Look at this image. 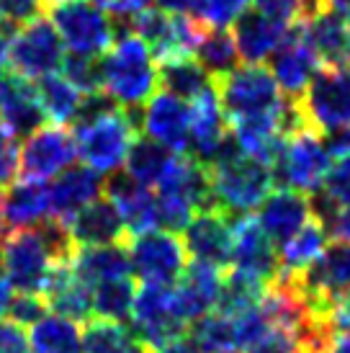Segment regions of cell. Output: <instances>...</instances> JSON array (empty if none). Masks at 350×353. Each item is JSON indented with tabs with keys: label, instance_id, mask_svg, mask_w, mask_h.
I'll return each mask as SVG.
<instances>
[{
	"label": "cell",
	"instance_id": "6da1fadb",
	"mask_svg": "<svg viewBox=\"0 0 350 353\" xmlns=\"http://www.w3.org/2000/svg\"><path fill=\"white\" fill-rule=\"evenodd\" d=\"M75 250L68 227L57 219L31 230H10L3 240V276L21 294H41L57 261Z\"/></svg>",
	"mask_w": 350,
	"mask_h": 353
},
{
	"label": "cell",
	"instance_id": "7a4b0ae2",
	"mask_svg": "<svg viewBox=\"0 0 350 353\" xmlns=\"http://www.w3.org/2000/svg\"><path fill=\"white\" fill-rule=\"evenodd\" d=\"M101 90L116 101V106L134 111L142 108L157 93L160 65L145 39L124 31L106 54L98 57Z\"/></svg>",
	"mask_w": 350,
	"mask_h": 353
},
{
	"label": "cell",
	"instance_id": "3957f363",
	"mask_svg": "<svg viewBox=\"0 0 350 353\" xmlns=\"http://www.w3.org/2000/svg\"><path fill=\"white\" fill-rule=\"evenodd\" d=\"M209 168L212 176V191H214V204L222 206L227 214H250L253 209L265 201V196L276 186L273 168L245 155L237 148V142L227 145L222 155L216 157Z\"/></svg>",
	"mask_w": 350,
	"mask_h": 353
},
{
	"label": "cell",
	"instance_id": "277c9868",
	"mask_svg": "<svg viewBox=\"0 0 350 353\" xmlns=\"http://www.w3.org/2000/svg\"><path fill=\"white\" fill-rule=\"evenodd\" d=\"M139 139V124L127 108H114L103 117L75 127L80 163L101 176H111L127 165L129 152Z\"/></svg>",
	"mask_w": 350,
	"mask_h": 353
},
{
	"label": "cell",
	"instance_id": "5b68a950",
	"mask_svg": "<svg viewBox=\"0 0 350 353\" xmlns=\"http://www.w3.org/2000/svg\"><path fill=\"white\" fill-rule=\"evenodd\" d=\"M214 83L219 103H222L229 124L240 121V119L276 117L289 103V99L283 96L273 78V72L262 65L237 68Z\"/></svg>",
	"mask_w": 350,
	"mask_h": 353
},
{
	"label": "cell",
	"instance_id": "8992f818",
	"mask_svg": "<svg viewBox=\"0 0 350 353\" xmlns=\"http://www.w3.org/2000/svg\"><path fill=\"white\" fill-rule=\"evenodd\" d=\"M49 21L57 29L65 50L72 54L101 57L116 41V26L93 0H65L49 6Z\"/></svg>",
	"mask_w": 350,
	"mask_h": 353
},
{
	"label": "cell",
	"instance_id": "52a82bcc",
	"mask_svg": "<svg viewBox=\"0 0 350 353\" xmlns=\"http://www.w3.org/2000/svg\"><path fill=\"white\" fill-rule=\"evenodd\" d=\"M332 168V155L322 134L309 127L296 129L286 137L281 152L273 163V178L281 188H294L299 194L314 196L322 188Z\"/></svg>",
	"mask_w": 350,
	"mask_h": 353
},
{
	"label": "cell",
	"instance_id": "ba28073f",
	"mask_svg": "<svg viewBox=\"0 0 350 353\" xmlns=\"http://www.w3.org/2000/svg\"><path fill=\"white\" fill-rule=\"evenodd\" d=\"M132 276L142 284L175 286L188 268V250L183 237L170 230H150L127 237Z\"/></svg>",
	"mask_w": 350,
	"mask_h": 353
},
{
	"label": "cell",
	"instance_id": "9c48e42d",
	"mask_svg": "<svg viewBox=\"0 0 350 353\" xmlns=\"http://www.w3.org/2000/svg\"><path fill=\"white\" fill-rule=\"evenodd\" d=\"M296 103L304 124L320 134L350 127V65L320 68Z\"/></svg>",
	"mask_w": 350,
	"mask_h": 353
},
{
	"label": "cell",
	"instance_id": "30bf717a",
	"mask_svg": "<svg viewBox=\"0 0 350 353\" xmlns=\"http://www.w3.org/2000/svg\"><path fill=\"white\" fill-rule=\"evenodd\" d=\"M65 54L68 50L59 39L57 29L49 19L39 16L13 31L8 50V72L37 83L52 72H59Z\"/></svg>",
	"mask_w": 350,
	"mask_h": 353
},
{
	"label": "cell",
	"instance_id": "8fae6325",
	"mask_svg": "<svg viewBox=\"0 0 350 353\" xmlns=\"http://www.w3.org/2000/svg\"><path fill=\"white\" fill-rule=\"evenodd\" d=\"M291 279L311 312L332 317L335 304L350 294V243L335 240L309 268L294 274Z\"/></svg>",
	"mask_w": 350,
	"mask_h": 353
},
{
	"label": "cell",
	"instance_id": "7c38bea8",
	"mask_svg": "<svg viewBox=\"0 0 350 353\" xmlns=\"http://www.w3.org/2000/svg\"><path fill=\"white\" fill-rule=\"evenodd\" d=\"M185 320L178 312L173 286L142 284L136 289L132 307V327L142 338L147 351H155L163 343L185 333Z\"/></svg>",
	"mask_w": 350,
	"mask_h": 353
},
{
	"label": "cell",
	"instance_id": "4fadbf2b",
	"mask_svg": "<svg viewBox=\"0 0 350 353\" xmlns=\"http://www.w3.org/2000/svg\"><path fill=\"white\" fill-rule=\"evenodd\" d=\"M75 160H78L75 132L62 124H41L37 132L23 137L21 176L49 181V178H57L70 165H75Z\"/></svg>",
	"mask_w": 350,
	"mask_h": 353
},
{
	"label": "cell",
	"instance_id": "5bb4252c",
	"mask_svg": "<svg viewBox=\"0 0 350 353\" xmlns=\"http://www.w3.org/2000/svg\"><path fill=\"white\" fill-rule=\"evenodd\" d=\"M229 271L247 276V279H253V281H258L262 286H271L281 274L278 248H276L271 237L262 232L258 219L250 214H243L240 219H234V243Z\"/></svg>",
	"mask_w": 350,
	"mask_h": 353
},
{
	"label": "cell",
	"instance_id": "9a60e30c",
	"mask_svg": "<svg viewBox=\"0 0 350 353\" xmlns=\"http://www.w3.org/2000/svg\"><path fill=\"white\" fill-rule=\"evenodd\" d=\"M183 243L188 258L227 271L232 263L234 222L222 206L201 209L183 230Z\"/></svg>",
	"mask_w": 350,
	"mask_h": 353
},
{
	"label": "cell",
	"instance_id": "2e32d148",
	"mask_svg": "<svg viewBox=\"0 0 350 353\" xmlns=\"http://www.w3.org/2000/svg\"><path fill=\"white\" fill-rule=\"evenodd\" d=\"M229 142H232V129H229V119H227L222 103H219L214 83L212 88H206L201 96H196L191 101L188 152L198 163L212 165L216 157L227 150Z\"/></svg>",
	"mask_w": 350,
	"mask_h": 353
},
{
	"label": "cell",
	"instance_id": "e0dca14e",
	"mask_svg": "<svg viewBox=\"0 0 350 353\" xmlns=\"http://www.w3.org/2000/svg\"><path fill=\"white\" fill-rule=\"evenodd\" d=\"M322 68L317 52L311 50V44L304 37L302 26L294 21L289 26L286 39L281 41V47L273 52L271 57V72L278 88L286 99H302L307 85L311 78L317 75V70Z\"/></svg>",
	"mask_w": 350,
	"mask_h": 353
},
{
	"label": "cell",
	"instance_id": "ac0fdd59",
	"mask_svg": "<svg viewBox=\"0 0 350 353\" xmlns=\"http://www.w3.org/2000/svg\"><path fill=\"white\" fill-rule=\"evenodd\" d=\"M139 132L175 152H185L191 134V103L167 90H157L139 111Z\"/></svg>",
	"mask_w": 350,
	"mask_h": 353
},
{
	"label": "cell",
	"instance_id": "d6986e66",
	"mask_svg": "<svg viewBox=\"0 0 350 353\" xmlns=\"http://www.w3.org/2000/svg\"><path fill=\"white\" fill-rule=\"evenodd\" d=\"M114 204H116L119 214L127 225V237L142 235L150 230H160L157 222V196L152 194V188L142 186L139 181L124 173H111L106 178V188H103Z\"/></svg>",
	"mask_w": 350,
	"mask_h": 353
},
{
	"label": "cell",
	"instance_id": "ffe728a7",
	"mask_svg": "<svg viewBox=\"0 0 350 353\" xmlns=\"http://www.w3.org/2000/svg\"><path fill=\"white\" fill-rule=\"evenodd\" d=\"M224 276L227 271L216 268V265L198 263V261L188 263L181 281L173 286L178 312L185 323H196L204 314L214 312L219 296H222Z\"/></svg>",
	"mask_w": 350,
	"mask_h": 353
},
{
	"label": "cell",
	"instance_id": "44dd1931",
	"mask_svg": "<svg viewBox=\"0 0 350 353\" xmlns=\"http://www.w3.org/2000/svg\"><path fill=\"white\" fill-rule=\"evenodd\" d=\"M311 216H314L311 199L307 194H299L294 188H278V191H271L265 201L258 206L255 219L262 227V232L276 243V248H281Z\"/></svg>",
	"mask_w": 350,
	"mask_h": 353
},
{
	"label": "cell",
	"instance_id": "7402d4cb",
	"mask_svg": "<svg viewBox=\"0 0 350 353\" xmlns=\"http://www.w3.org/2000/svg\"><path fill=\"white\" fill-rule=\"evenodd\" d=\"M44 111L39 103L37 83L3 72L0 75V124L16 137H29L44 124Z\"/></svg>",
	"mask_w": 350,
	"mask_h": 353
},
{
	"label": "cell",
	"instance_id": "603a6c76",
	"mask_svg": "<svg viewBox=\"0 0 350 353\" xmlns=\"http://www.w3.org/2000/svg\"><path fill=\"white\" fill-rule=\"evenodd\" d=\"M106 181L88 165H70L49 183V204H52V219L68 225L80 209H85L90 201L103 196Z\"/></svg>",
	"mask_w": 350,
	"mask_h": 353
},
{
	"label": "cell",
	"instance_id": "cb8c5ba5",
	"mask_svg": "<svg viewBox=\"0 0 350 353\" xmlns=\"http://www.w3.org/2000/svg\"><path fill=\"white\" fill-rule=\"evenodd\" d=\"M41 296L47 302L49 312L70 317L75 323H88L90 314H93V286L85 284L75 274L70 258H62V261L54 263Z\"/></svg>",
	"mask_w": 350,
	"mask_h": 353
},
{
	"label": "cell",
	"instance_id": "d4e9b609",
	"mask_svg": "<svg viewBox=\"0 0 350 353\" xmlns=\"http://www.w3.org/2000/svg\"><path fill=\"white\" fill-rule=\"evenodd\" d=\"M65 227H68L70 240L75 248L111 245V243H124L127 240V225L119 214L116 204L108 196L90 201Z\"/></svg>",
	"mask_w": 350,
	"mask_h": 353
},
{
	"label": "cell",
	"instance_id": "484cf974",
	"mask_svg": "<svg viewBox=\"0 0 350 353\" xmlns=\"http://www.w3.org/2000/svg\"><path fill=\"white\" fill-rule=\"evenodd\" d=\"M0 201H3V219L8 230H31L52 219L47 181H37V178L13 181L8 188H3Z\"/></svg>",
	"mask_w": 350,
	"mask_h": 353
},
{
	"label": "cell",
	"instance_id": "4316f807",
	"mask_svg": "<svg viewBox=\"0 0 350 353\" xmlns=\"http://www.w3.org/2000/svg\"><path fill=\"white\" fill-rule=\"evenodd\" d=\"M291 23H283L278 19H271L260 10H247L234 21V41L240 59L247 65H262L273 57V52L281 47Z\"/></svg>",
	"mask_w": 350,
	"mask_h": 353
},
{
	"label": "cell",
	"instance_id": "83f0119b",
	"mask_svg": "<svg viewBox=\"0 0 350 353\" xmlns=\"http://www.w3.org/2000/svg\"><path fill=\"white\" fill-rule=\"evenodd\" d=\"M70 263L75 268V274L90 286L132 276V261H129V250L124 243L75 248L70 255Z\"/></svg>",
	"mask_w": 350,
	"mask_h": 353
},
{
	"label": "cell",
	"instance_id": "f1b7e54d",
	"mask_svg": "<svg viewBox=\"0 0 350 353\" xmlns=\"http://www.w3.org/2000/svg\"><path fill=\"white\" fill-rule=\"evenodd\" d=\"M185 152H175V150L160 145L155 139H136L124 170L129 176L139 181L147 188H160L163 183H167L173 173L178 170L181 160Z\"/></svg>",
	"mask_w": 350,
	"mask_h": 353
},
{
	"label": "cell",
	"instance_id": "f546056e",
	"mask_svg": "<svg viewBox=\"0 0 350 353\" xmlns=\"http://www.w3.org/2000/svg\"><path fill=\"white\" fill-rule=\"evenodd\" d=\"M34 353H83V330L75 320L47 312L29 327Z\"/></svg>",
	"mask_w": 350,
	"mask_h": 353
},
{
	"label": "cell",
	"instance_id": "4dcf8cb0",
	"mask_svg": "<svg viewBox=\"0 0 350 353\" xmlns=\"http://www.w3.org/2000/svg\"><path fill=\"white\" fill-rule=\"evenodd\" d=\"M37 93L49 124H62V127L75 124L85 93H80L62 72H52L47 78L37 80Z\"/></svg>",
	"mask_w": 350,
	"mask_h": 353
},
{
	"label": "cell",
	"instance_id": "1f68e13d",
	"mask_svg": "<svg viewBox=\"0 0 350 353\" xmlns=\"http://www.w3.org/2000/svg\"><path fill=\"white\" fill-rule=\"evenodd\" d=\"M83 353H150L134 327L93 317L83 327Z\"/></svg>",
	"mask_w": 350,
	"mask_h": 353
},
{
	"label": "cell",
	"instance_id": "d6a6232c",
	"mask_svg": "<svg viewBox=\"0 0 350 353\" xmlns=\"http://www.w3.org/2000/svg\"><path fill=\"white\" fill-rule=\"evenodd\" d=\"M327 232L325 227L311 216L309 222L278 248V263H281V274H302L304 268H309L327 248Z\"/></svg>",
	"mask_w": 350,
	"mask_h": 353
},
{
	"label": "cell",
	"instance_id": "836d02e7",
	"mask_svg": "<svg viewBox=\"0 0 350 353\" xmlns=\"http://www.w3.org/2000/svg\"><path fill=\"white\" fill-rule=\"evenodd\" d=\"M160 85L178 99L191 101L214 85V78L201 68L196 57H175L160 62Z\"/></svg>",
	"mask_w": 350,
	"mask_h": 353
},
{
	"label": "cell",
	"instance_id": "e575fe53",
	"mask_svg": "<svg viewBox=\"0 0 350 353\" xmlns=\"http://www.w3.org/2000/svg\"><path fill=\"white\" fill-rule=\"evenodd\" d=\"M194 57L201 62V68L214 80L229 75L232 70H237V62H240L234 34L227 29H206V34L196 47Z\"/></svg>",
	"mask_w": 350,
	"mask_h": 353
},
{
	"label": "cell",
	"instance_id": "d590c367",
	"mask_svg": "<svg viewBox=\"0 0 350 353\" xmlns=\"http://www.w3.org/2000/svg\"><path fill=\"white\" fill-rule=\"evenodd\" d=\"M134 296H136V286L132 281V276L96 284L93 286V314L101 317V320L127 323V320H132Z\"/></svg>",
	"mask_w": 350,
	"mask_h": 353
},
{
	"label": "cell",
	"instance_id": "8d00e7d4",
	"mask_svg": "<svg viewBox=\"0 0 350 353\" xmlns=\"http://www.w3.org/2000/svg\"><path fill=\"white\" fill-rule=\"evenodd\" d=\"M59 72H62L80 93L101 90V65H98V57H85V54H72V52H68Z\"/></svg>",
	"mask_w": 350,
	"mask_h": 353
},
{
	"label": "cell",
	"instance_id": "74e56055",
	"mask_svg": "<svg viewBox=\"0 0 350 353\" xmlns=\"http://www.w3.org/2000/svg\"><path fill=\"white\" fill-rule=\"evenodd\" d=\"M317 194L325 201H330L332 206L350 209V155L338 157V163L330 168V173Z\"/></svg>",
	"mask_w": 350,
	"mask_h": 353
},
{
	"label": "cell",
	"instance_id": "f35d334b",
	"mask_svg": "<svg viewBox=\"0 0 350 353\" xmlns=\"http://www.w3.org/2000/svg\"><path fill=\"white\" fill-rule=\"evenodd\" d=\"M253 6V0H204L201 21L209 29H227L243 13H247Z\"/></svg>",
	"mask_w": 350,
	"mask_h": 353
},
{
	"label": "cell",
	"instance_id": "ab89813d",
	"mask_svg": "<svg viewBox=\"0 0 350 353\" xmlns=\"http://www.w3.org/2000/svg\"><path fill=\"white\" fill-rule=\"evenodd\" d=\"M21 173V145L19 137L0 124V188H8L19 181Z\"/></svg>",
	"mask_w": 350,
	"mask_h": 353
},
{
	"label": "cell",
	"instance_id": "60d3db41",
	"mask_svg": "<svg viewBox=\"0 0 350 353\" xmlns=\"http://www.w3.org/2000/svg\"><path fill=\"white\" fill-rule=\"evenodd\" d=\"M47 8V0H0V23L16 31L29 21L39 19Z\"/></svg>",
	"mask_w": 350,
	"mask_h": 353
},
{
	"label": "cell",
	"instance_id": "b9f144b4",
	"mask_svg": "<svg viewBox=\"0 0 350 353\" xmlns=\"http://www.w3.org/2000/svg\"><path fill=\"white\" fill-rule=\"evenodd\" d=\"M47 312L49 307L41 294H21V292H16L8 304V317L16 320L19 325H23V327H31L34 323H39Z\"/></svg>",
	"mask_w": 350,
	"mask_h": 353
},
{
	"label": "cell",
	"instance_id": "7bdbcfd3",
	"mask_svg": "<svg viewBox=\"0 0 350 353\" xmlns=\"http://www.w3.org/2000/svg\"><path fill=\"white\" fill-rule=\"evenodd\" d=\"M0 353H34L29 330L10 317H0Z\"/></svg>",
	"mask_w": 350,
	"mask_h": 353
},
{
	"label": "cell",
	"instance_id": "ee69618b",
	"mask_svg": "<svg viewBox=\"0 0 350 353\" xmlns=\"http://www.w3.org/2000/svg\"><path fill=\"white\" fill-rule=\"evenodd\" d=\"M255 10H260L271 19H278L283 23H294L304 13L307 0H253Z\"/></svg>",
	"mask_w": 350,
	"mask_h": 353
},
{
	"label": "cell",
	"instance_id": "f6af8a7d",
	"mask_svg": "<svg viewBox=\"0 0 350 353\" xmlns=\"http://www.w3.org/2000/svg\"><path fill=\"white\" fill-rule=\"evenodd\" d=\"M93 3L101 6L108 16H116V19L129 21L132 16H136L139 10L150 8V3H152V0H93Z\"/></svg>",
	"mask_w": 350,
	"mask_h": 353
},
{
	"label": "cell",
	"instance_id": "bcb514c9",
	"mask_svg": "<svg viewBox=\"0 0 350 353\" xmlns=\"http://www.w3.org/2000/svg\"><path fill=\"white\" fill-rule=\"evenodd\" d=\"M157 8L173 13V16H191V19L201 21L204 0H157Z\"/></svg>",
	"mask_w": 350,
	"mask_h": 353
},
{
	"label": "cell",
	"instance_id": "7dc6e473",
	"mask_svg": "<svg viewBox=\"0 0 350 353\" xmlns=\"http://www.w3.org/2000/svg\"><path fill=\"white\" fill-rule=\"evenodd\" d=\"M150 353H206L201 345L194 341V335H178V338H173V341H167V343H163L160 348H155V351Z\"/></svg>",
	"mask_w": 350,
	"mask_h": 353
},
{
	"label": "cell",
	"instance_id": "c3c4849f",
	"mask_svg": "<svg viewBox=\"0 0 350 353\" xmlns=\"http://www.w3.org/2000/svg\"><path fill=\"white\" fill-rule=\"evenodd\" d=\"M327 137V150H330L332 157H345L350 155V127H342L338 132H330V134H325Z\"/></svg>",
	"mask_w": 350,
	"mask_h": 353
},
{
	"label": "cell",
	"instance_id": "681fc988",
	"mask_svg": "<svg viewBox=\"0 0 350 353\" xmlns=\"http://www.w3.org/2000/svg\"><path fill=\"white\" fill-rule=\"evenodd\" d=\"M332 323L338 327V333H340V330L350 333V294H345L340 302L335 304V310H332Z\"/></svg>",
	"mask_w": 350,
	"mask_h": 353
},
{
	"label": "cell",
	"instance_id": "f907efd6",
	"mask_svg": "<svg viewBox=\"0 0 350 353\" xmlns=\"http://www.w3.org/2000/svg\"><path fill=\"white\" fill-rule=\"evenodd\" d=\"M10 37H13V29L0 23V75L8 72V50H10Z\"/></svg>",
	"mask_w": 350,
	"mask_h": 353
},
{
	"label": "cell",
	"instance_id": "816d5d0a",
	"mask_svg": "<svg viewBox=\"0 0 350 353\" xmlns=\"http://www.w3.org/2000/svg\"><path fill=\"white\" fill-rule=\"evenodd\" d=\"M10 299H13V286L6 281V276H0V317L8 314Z\"/></svg>",
	"mask_w": 350,
	"mask_h": 353
},
{
	"label": "cell",
	"instance_id": "f5cc1de1",
	"mask_svg": "<svg viewBox=\"0 0 350 353\" xmlns=\"http://www.w3.org/2000/svg\"><path fill=\"white\" fill-rule=\"evenodd\" d=\"M325 353H350V333L340 330V333L335 335V341H332V345H330V348H327Z\"/></svg>",
	"mask_w": 350,
	"mask_h": 353
},
{
	"label": "cell",
	"instance_id": "db71d44e",
	"mask_svg": "<svg viewBox=\"0 0 350 353\" xmlns=\"http://www.w3.org/2000/svg\"><path fill=\"white\" fill-rule=\"evenodd\" d=\"M335 8L340 10V13H345V16H350V0H330Z\"/></svg>",
	"mask_w": 350,
	"mask_h": 353
},
{
	"label": "cell",
	"instance_id": "11a10c76",
	"mask_svg": "<svg viewBox=\"0 0 350 353\" xmlns=\"http://www.w3.org/2000/svg\"><path fill=\"white\" fill-rule=\"evenodd\" d=\"M0 276H3V240H0Z\"/></svg>",
	"mask_w": 350,
	"mask_h": 353
},
{
	"label": "cell",
	"instance_id": "9f6ffc18",
	"mask_svg": "<svg viewBox=\"0 0 350 353\" xmlns=\"http://www.w3.org/2000/svg\"><path fill=\"white\" fill-rule=\"evenodd\" d=\"M6 227V219H3V201H0V230Z\"/></svg>",
	"mask_w": 350,
	"mask_h": 353
},
{
	"label": "cell",
	"instance_id": "6f0895ef",
	"mask_svg": "<svg viewBox=\"0 0 350 353\" xmlns=\"http://www.w3.org/2000/svg\"><path fill=\"white\" fill-rule=\"evenodd\" d=\"M348 50H350V16H348Z\"/></svg>",
	"mask_w": 350,
	"mask_h": 353
},
{
	"label": "cell",
	"instance_id": "680465c9",
	"mask_svg": "<svg viewBox=\"0 0 350 353\" xmlns=\"http://www.w3.org/2000/svg\"><path fill=\"white\" fill-rule=\"evenodd\" d=\"M49 6H54V3H65V0H47Z\"/></svg>",
	"mask_w": 350,
	"mask_h": 353
},
{
	"label": "cell",
	"instance_id": "91938a15",
	"mask_svg": "<svg viewBox=\"0 0 350 353\" xmlns=\"http://www.w3.org/2000/svg\"><path fill=\"white\" fill-rule=\"evenodd\" d=\"M296 353H302V351H296Z\"/></svg>",
	"mask_w": 350,
	"mask_h": 353
}]
</instances>
